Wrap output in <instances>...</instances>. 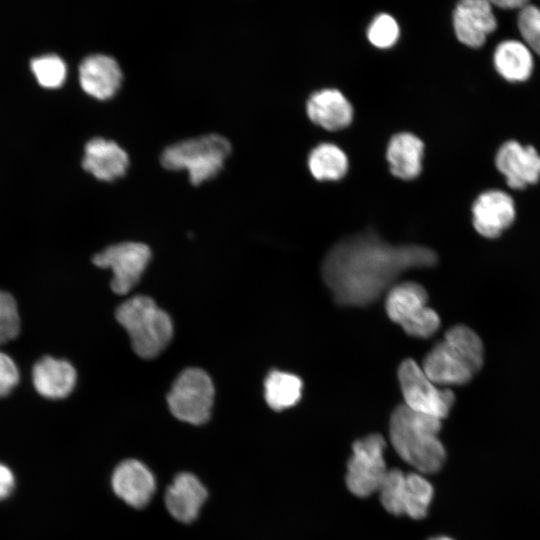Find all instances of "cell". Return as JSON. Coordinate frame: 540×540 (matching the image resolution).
<instances>
[{
  "label": "cell",
  "instance_id": "cell-14",
  "mask_svg": "<svg viewBox=\"0 0 540 540\" xmlns=\"http://www.w3.org/2000/svg\"><path fill=\"white\" fill-rule=\"evenodd\" d=\"M122 79V71L118 62L107 55L88 56L79 67V80L82 89L99 100L113 97L119 90Z\"/></svg>",
  "mask_w": 540,
  "mask_h": 540
},
{
  "label": "cell",
  "instance_id": "cell-19",
  "mask_svg": "<svg viewBox=\"0 0 540 540\" xmlns=\"http://www.w3.org/2000/svg\"><path fill=\"white\" fill-rule=\"evenodd\" d=\"M206 497V489L197 477L180 473L167 489L165 504L176 520L187 523L197 517Z\"/></svg>",
  "mask_w": 540,
  "mask_h": 540
},
{
  "label": "cell",
  "instance_id": "cell-13",
  "mask_svg": "<svg viewBox=\"0 0 540 540\" xmlns=\"http://www.w3.org/2000/svg\"><path fill=\"white\" fill-rule=\"evenodd\" d=\"M457 39L471 48L481 47L497 27L492 4L486 0H463L459 2L452 16Z\"/></svg>",
  "mask_w": 540,
  "mask_h": 540
},
{
  "label": "cell",
  "instance_id": "cell-28",
  "mask_svg": "<svg viewBox=\"0 0 540 540\" xmlns=\"http://www.w3.org/2000/svg\"><path fill=\"white\" fill-rule=\"evenodd\" d=\"M20 332V316L14 297L0 289V345L15 339Z\"/></svg>",
  "mask_w": 540,
  "mask_h": 540
},
{
  "label": "cell",
  "instance_id": "cell-33",
  "mask_svg": "<svg viewBox=\"0 0 540 540\" xmlns=\"http://www.w3.org/2000/svg\"><path fill=\"white\" fill-rule=\"evenodd\" d=\"M430 540H452V539H451V538H448V537L442 536V537L432 538V539H430Z\"/></svg>",
  "mask_w": 540,
  "mask_h": 540
},
{
  "label": "cell",
  "instance_id": "cell-9",
  "mask_svg": "<svg viewBox=\"0 0 540 540\" xmlns=\"http://www.w3.org/2000/svg\"><path fill=\"white\" fill-rule=\"evenodd\" d=\"M384 448L385 441L379 434L369 435L353 444L346 484L354 495L367 497L379 490L388 471L383 457Z\"/></svg>",
  "mask_w": 540,
  "mask_h": 540
},
{
  "label": "cell",
  "instance_id": "cell-29",
  "mask_svg": "<svg viewBox=\"0 0 540 540\" xmlns=\"http://www.w3.org/2000/svg\"><path fill=\"white\" fill-rule=\"evenodd\" d=\"M517 25L528 47L540 55V7L528 3L521 8Z\"/></svg>",
  "mask_w": 540,
  "mask_h": 540
},
{
  "label": "cell",
  "instance_id": "cell-30",
  "mask_svg": "<svg viewBox=\"0 0 540 540\" xmlns=\"http://www.w3.org/2000/svg\"><path fill=\"white\" fill-rule=\"evenodd\" d=\"M20 373L14 360L0 351V398L5 397L17 386Z\"/></svg>",
  "mask_w": 540,
  "mask_h": 540
},
{
  "label": "cell",
  "instance_id": "cell-1",
  "mask_svg": "<svg viewBox=\"0 0 540 540\" xmlns=\"http://www.w3.org/2000/svg\"><path fill=\"white\" fill-rule=\"evenodd\" d=\"M435 252L420 245H391L374 233H364L333 246L322 263V276L335 301L365 306L395 285L407 270L432 267Z\"/></svg>",
  "mask_w": 540,
  "mask_h": 540
},
{
  "label": "cell",
  "instance_id": "cell-4",
  "mask_svg": "<svg viewBox=\"0 0 540 540\" xmlns=\"http://www.w3.org/2000/svg\"><path fill=\"white\" fill-rule=\"evenodd\" d=\"M116 319L127 331L134 352L141 358L158 356L169 344L173 325L169 315L148 296H134L116 310Z\"/></svg>",
  "mask_w": 540,
  "mask_h": 540
},
{
  "label": "cell",
  "instance_id": "cell-16",
  "mask_svg": "<svg viewBox=\"0 0 540 540\" xmlns=\"http://www.w3.org/2000/svg\"><path fill=\"white\" fill-rule=\"evenodd\" d=\"M112 487L123 501L139 508L151 499L155 490V480L144 464L137 460H126L115 469Z\"/></svg>",
  "mask_w": 540,
  "mask_h": 540
},
{
  "label": "cell",
  "instance_id": "cell-7",
  "mask_svg": "<svg viewBox=\"0 0 540 540\" xmlns=\"http://www.w3.org/2000/svg\"><path fill=\"white\" fill-rule=\"evenodd\" d=\"M213 400V382L200 368L182 371L167 396L171 413L177 419L195 425L208 420Z\"/></svg>",
  "mask_w": 540,
  "mask_h": 540
},
{
  "label": "cell",
  "instance_id": "cell-31",
  "mask_svg": "<svg viewBox=\"0 0 540 540\" xmlns=\"http://www.w3.org/2000/svg\"><path fill=\"white\" fill-rule=\"evenodd\" d=\"M15 487V477L11 469L0 463V501L10 496Z\"/></svg>",
  "mask_w": 540,
  "mask_h": 540
},
{
  "label": "cell",
  "instance_id": "cell-17",
  "mask_svg": "<svg viewBox=\"0 0 540 540\" xmlns=\"http://www.w3.org/2000/svg\"><path fill=\"white\" fill-rule=\"evenodd\" d=\"M82 165L97 179L112 181L125 174L129 157L114 141L98 137L85 145Z\"/></svg>",
  "mask_w": 540,
  "mask_h": 540
},
{
  "label": "cell",
  "instance_id": "cell-23",
  "mask_svg": "<svg viewBox=\"0 0 540 540\" xmlns=\"http://www.w3.org/2000/svg\"><path fill=\"white\" fill-rule=\"evenodd\" d=\"M308 167L312 176L319 181L339 180L348 170V159L337 145L322 143L311 151Z\"/></svg>",
  "mask_w": 540,
  "mask_h": 540
},
{
  "label": "cell",
  "instance_id": "cell-24",
  "mask_svg": "<svg viewBox=\"0 0 540 540\" xmlns=\"http://www.w3.org/2000/svg\"><path fill=\"white\" fill-rule=\"evenodd\" d=\"M432 496V485L422 475L418 473H408L405 475L404 514L413 519L425 517Z\"/></svg>",
  "mask_w": 540,
  "mask_h": 540
},
{
  "label": "cell",
  "instance_id": "cell-26",
  "mask_svg": "<svg viewBox=\"0 0 540 540\" xmlns=\"http://www.w3.org/2000/svg\"><path fill=\"white\" fill-rule=\"evenodd\" d=\"M38 83L45 88L60 87L66 77V65L57 55H44L31 61Z\"/></svg>",
  "mask_w": 540,
  "mask_h": 540
},
{
  "label": "cell",
  "instance_id": "cell-25",
  "mask_svg": "<svg viewBox=\"0 0 540 540\" xmlns=\"http://www.w3.org/2000/svg\"><path fill=\"white\" fill-rule=\"evenodd\" d=\"M405 475L399 469L388 470L378 490L381 504L389 513L394 515L404 514Z\"/></svg>",
  "mask_w": 540,
  "mask_h": 540
},
{
  "label": "cell",
  "instance_id": "cell-12",
  "mask_svg": "<svg viewBox=\"0 0 540 540\" xmlns=\"http://www.w3.org/2000/svg\"><path fill=\"white\" fill-rule=\"evenodd\" d=\"M472 215L474 228L480 235L496 238L514 222V200L502 190L485 191L475 199Z\"/></svg>",
  "mask_w": 540,
  "mask_h": 540
},
{
  "label": "cell",
  "instance_id": "cell-8",
  "mask_svg": "<svg viewBox=\"0 0 540 540\" xmlns=\"http://www.w3.org/2000/svg\"><path fill=\"white\" fill-rule=\"evenodd\" d=\"M398 379L405 406L439 420L449 414L455 400L453 392L435 384L415 361L406 359L400 364Z\"/></svg>",
  "mask_w": 540,
  "mask_h": 540
},
{
  "label": "cell",
  "instance_id": "cell-18",
  "mask_svg": "<svg viewBox=\"0 0 540 540\" xmlns=\"http://www.w3.org/2000/svg\"><path fill=\"white\" fill-rule=\"evenodd\" d=\"M306 111L313 123L329 131L347 127L353 118L351 103L334 88L313 93L307 101Z\"/></svg>",
  "mask_w": 540,
  "mask_h": 540
},
{
  "label": "cell",
  "instance_id": "cell-11",
  "mask_svg": "<svg viewBox=\"0 0 540 540\" xmlns=\"http://www.w3.org/2000/svg\"><path fill=\"white\" fill-rule=\"evenodd\" d=\"M495 164L512 189H524L540 179V155L531 145L506 141L497 151Z\"/></svg>",
  "mask_w": 540,
  "mask_h": 540
},
{
  "label": "cell",
  "instance_id": "cell-20",
  "mask_svg": "<svg viewBox=\"0 0 540 540\" xmlns=\"http://www.w3.org/2000/svg\"><path fill=\"white\" fill-rule=\"evenodd\" d=\"M423 155L424 143L419 137L408 132L394 135L386 150L391 173L403 180L414 179L420 174Z\"/></svg>",
  "mask_w": 540,
  "mask_h": 540
},
{
  "label": "cell",
  "instance_id": "cell-15",
  "mask_svg": "<svg viewBox=\"0 0 540 540\" xmlns=\"http://www.w3.org/2000/svg\"><path fill=\"white\" fill-rule=\"evenodd\" d=\"M77 373L73 365L52 356L40 358L32 368L35 390L47 399H63L74 389Z\"/></svg>",
  "mask_w": 540,
  "mask_h": 540
},
{
  "label": "cell",
  "instance_id": "cell-21",
  "mask_svg": "<svg viewBox=\"0 0 540 540\" xmlns=\"http://www.w3.org/2000/svg\"><path fill=\"white\" fill-rule=\"evenodd\" d=\"M496 71L509 82L527 80L534 61L530 48L523 42L510 39L497 45L493 54Z\"/></svg>",
  "mask_w": 540,
  "mask_h": 540
},
{
  "label": "cell",
  "instance_id": "cell-5",
  "mask_svg": "<svg viewBox=\"0 0 540 540\" xmlns=\"http://www.w3.org/2000/svg\"><path fill=\"white\" fill-rule=\"evenodd\" d=\"M231 152L230 142L218 134L191 138L168 146L161 155L162 165L170 170L186 169L192 184L215 177Z\"/></svg>",
  "mask_w": 540,
  "mask_h": 540
},
{
  "label": "cell",
  "instance_id": "cell-27",
  "mask_svg": "<svg viewBox=\"0 0 540 540\" xmlns=\"http://www.w3.org/2000/svg\"><path fill=\"white\" fill-rule=\"evenodd\" d=\"M400 34L397 21L389 14L376 16L367 30L369 42L377 48H390L398 40Z\"/></svg>",
  "mask_w": 540,
  "mask_h": 540
},
{
  "label": "cell",
  "instance_id": "cell-32",
  "mask_svg": "<svg viewBox=\"0 0 540 540\" xmlns=\"http://www.w3.org/2000/svg\"><path fill=\"white\" fill-rule=\"evenodd\" d=\"M490 2L492 5H495L502 9H521L529 3L525 0H498Z\"/></svg>",
  "mask_w": 540,
  "mask_h": 540
},
{
  "label": "cell",
  "instance_id": "cell-3",
  "mask_svg": "<svg viewBox=\"0 0 540 540\" xmlns=\"http://www.w3.org/2000/svg\"><path fill=\"white\" fill-rule=\"evenodd\" d=\"M484 348L469 327L457 325L426 355L422 369L438 386L462 385L482 368Z\"/></svg>",
  "mask_w": 540,
  "mask_h": 540
},
{
  "label": "cell",
  "instance_id": "cell-10",
  "mask_svg": "<svg viewBox=\"0 0 540 540\" xmlns=\"http://www.w3.org/2000/svg\"><path fill=\"white\" fill-rule=\"evenodd\" d=\"M151 258L149 247L140 242L111 245L93 256V263L109 268L113 273L111 289L114 293H128L140 280Z\"/></svg>",
  "mask_w": 540,
  "mask_h": 540
},
{
  "label": "cell",
  "instance_id": "cell-22",
  "mask_svg": "<svg viewBox=\"0 0 540 540\" xmlns=\"http://www.w3.org/2000/svg\"><path fill=\"white\" fill-rule=\"evenodd\" d=\"M265 399L270 408L281 411L301 398L302 381L294 374L273 370L264 382Z\"/></svg>",
  "mask_w": 540,
  "mask_h": 540
},
{
  "label": "cell",
  "instance_id": "cell-2",
  "mask_svg": "<svg viewBox=\"0 0 540 540\" xmlns=\"http://www.w3.org/2000/svg\"><path fill=\"white\" fill-rule=\"evenodd\" d=\"M441 420L418 413L407 406L396 407L391 415L389 436L398 455L421 473H435L445 461L439 439Z\"/></svg>",
  "mask_w": 540,
  "mask_h": 540
},
{
  "label": "cell",
  "instance_id": "cell-6",
  "mask_svg": "<svg viewBox=\"0 0 540 540\" xmlns=\"http://www.w3.org/2000/svg\"><path fill=\"white\" fill-rule=\"evenodd\" d=\"M427 300L428 295L423 286L415 282H402L389 289L385 307L389 318L407 334L427 338L440 325L439 316L427 306Z\"/></svg>",
  "mask_w": 540,
  "mask_h": 540
}]
</instances>
